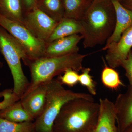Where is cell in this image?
<instances>
[{"label":"cell","mask_w":132,"mask_h":132,"mask_svg":"<svg viewBox=\"0 0 132 132\" xmlns=\"http://www.w3.org/2000/svg\"><path fill=\"white\" fill-rule=\"evenodd\" d=\"M84 48L106 43L115 27L116 14L110 0H93L82 20Z\"/></svg>","instance_id":"6da1fadb"},{"label":"cell","mask_w":132,"mask_h":132,"mask_svg":"<svg viewBox=\"0 0 132 132\" xmlns=\"http://www.w3.org/2000/svg\"><path fill=\"white\" fill-rule=\"evenodd\" d=\"M100 105L82 98L71 100L61 108L53 126L54 132H92L98 119Z\"/></svg>","instance_id":"7a4b0ae2"},{"label":"cell","mask_w":132,"mask_h":132,"mask_svg":"<svg viewBox=\"0 0 132 132\" xmlns=\"http://www.w3.org/2000/svg\"><path fill=\"white\" fill-rule=\"evenodd\" d=\"M90 54H81L76 52L58 57L25 60L23 62L25 65L28 67L31 72V81L24 94L43 82L51 80L68 69H72L77 72L81 71L83 60Z\"/></svg>","instance_id":"3957f363"},{"label":"cell","mask_w":132,"mask_h":132,"mask_svg":"<svg viewBox=\"0 0 132 132\" xmlns=\"http://www.w3.org/2000/svg\"><path fill=\"white\" fill-rule=\"evenodd\" d=\"M78 98L94 100L89 94L65 89L57 79L48 81L46 105L42 113L34 121L35 132H54V123L63 105Z\"/></svg>","instance_id":"277c9868"},{"label":"cell","mask_w":132,"mask_h":132,"mask_svg":"<svg viewBox=\"0 0 132 132\" xmlns=\"http://www.w3.org/2000/svg\"><path fill=\"white\" fill-rule=\"evenodd\" d=\"M0 53L6 61L12 73L14 82L13 93L20 99L30 85L21 64V60H25L27 59V56L22 46L1 26Z\"/></svg>","instance_id":"5b68a950"},{"label":"cell","mask_w":132,"mask_h":132,"mask_svg":"<svg viewBox=\"0 0 132 132\" xmlns=\"http://www.w3.org/2000/svg\"><path fill=\"white\" fill-rule=\"evenodd\" d=\"M0 26L24 47L27 56V59L34 60L43 57L46 43L36 38L23 24L0 15Z\"/></svg>","instance_id":"8992f818"},{"label":"cell","mask_w":132,"mask_h":132,"mask_svg":"<svg viewBox=\"0 0 132 132\" xmlns=\"http://www.w3.org/2000/svg\"><path fill=\"white\" fill-rule=\"evenodd\" d=\"M58 22L36 6L24 15V26L36 38L45 43Z\"/></svg>","instance_id":"52a82bcc"},{"label":"cell","mask_w":132,"mask_h":132,"mask_svg":"<svg viewBox=\"0 0 132 132\" xmlns=\"http://www.w3.org/2000/svg\"><path fill=\"white\" fill-rule=\"evenodd\" d=\"M132 47V26L123 33L118 42L111 43L102 50L107 51L105 60L109 67L115 69L121 66Z\"/></svg>","instance_id":"ba28073f"},{"label":"cell","mask_w":132,"mask_h":132,"mask_svg":"<svg viewBox=\"0 0 132 132\" xmlns=\"http://www.w3.org/2000/svg\"><path fill=\"white\" fill-rule=\"evenodd\" d=\"M114 103L118 132H123L132 124V85L124 93L120 94Z\"/></svg>","instance_id":"9c48e42d"},{"label":"cell","mask_w":132,"mask_h":132,"mask_svg":"<svg viewBox=\"0 0 132 132\" xmlns=\"http://www.w3.org/2000/svg\"><path fill=\"white\" fill-rule=\"evenodd\" d=\"M47 83L40 84L20 99L24 109L34 120L42 113L46 105Z\"/></svg>","instance_id":"30bf717a"},{"label":"cell","mask_w":132,"mask_h":132,"mask_svg":"<svg viewBox=\"0 0 132 132\" xmlns=\"http://www.w3.org/2000/svg\"><path fill=\"white\" fill-rule=\"evenodd\" d=\"M82 39L81 35L75 34L46 43L42 57H58L78 52V45Z\"/></svg>","instance_id":"8fae6325"},{"label":"cell","mask_w":132,"mask_h":132,"mask_svg":"<svg viewBox=\"0 0 132 132\" xmlns=\"http://www.w3.org/2000/svg\"><path fill=\"white\" fill-rule=\"evenodd\" d=\"M98 119L92 132H118L114 103L107 98L99 100Z\"/></svg>","instance_id":"7c38bea8"},{"label":"cell","mask_w":132,"mask_h":132,"mask_svg":"<svg viewBox=\"0 0 132 132\" xmlns=\"http://www.w3.org/2000/svg\"><path fill=\"white\" fill-rule=\"evenodd\" d=\"M113 5L116 14L115 29L105 46L113 43L118 42L123 33L132 26V11L123 6L119 0H110Z\"/></svg>","instance_id":"4fadbf2b"},{"label":"cell","mask_w":132,"mask_h":132,"mask_svg":"<svg viewBox=\"0 0 132 132\" xmlns=\"http://www.w3.org/2000/svg\"><path fill=\"white\" fill-rule=\"evenodd\" d=\"M82 31L80 21L64 17L59 21L46 43L73 35L81 34Z\"/></svg>","instance_id":"5bb4252c"},{"label":"cell","mask_w":132,"mask_h":132,"mask_svg":"<svg viewBox=\"0 0 132 132\" xmlns=\"http://www.w3.org/2000/svg\"><path fill=\"white\" fill-rule=\"evenodd\" d=\"M93 0H61L64 17L80 21Z\"/></svg>","instance_id":"9a60e30c"},{"label":"cell","mask_w":132,"mask_h":132,"mask_svg":"<svg viewBox=\"0 0 132 132\" xmlns=\"http://www.w3.org/2000/svg\"><path fill=\"white\" fill-rule=\"evenodd\" d=\"M0 118L16 123L34 121L24 109L20 100L0 110Z\"/></svg>","instance_id":"2e32d148"},{"label":"cell","mask_w":132,"mask_h":132,"mask_svg":"<svg viewBox=\"0 0 132 132\" xmlns=\"http://www.w3.org/2000/svg\"><path fill=\"white\" fill-rule=\"evenodd\" d=\"M25 12L21 0H0V15L24 25Z\"/></svg>","instance_id":"e0dca14e"},{"label":"cell","mask_w":132,"mask_h":132,"mask_svg":"<svg viewBox=\"0 0 132 132\" xmlns=\"http://www.w3.org/2000/svg\"><path fill=\"white\" fill-rule=\"evenodd\" d=\"M36 7L57 21L64 17L61 0H38Z\"/></svg>","instance_id":"ac0fdd59"},{"label":"cell","mask_w":132,"mask_h":132,"mask_svg":"<svg viewBox=\"0 0 132 132\" xmlns=\"http://www.w3.org/2000/svg\"><path fill=\"white\" fill-rule=\"evenodd\" d=\"M101 80L106 87L112 90H117L125 84L121 80L119 73L114 69L105 65L101 73Z\"/></svg>","instance_id":"d6986e66"},{"label":"cell","mask_w":132,"mask_h":132,"mask_svg":"<svg viewBox=\"0 0 132 132\" xmlns=\"http://www.w3.org/2000/svg\"><path fill=\"white\" fill-rule=\"evenodd\" d=\"M0 132H35L34 122L14 123L0 118Z\"/></svg>","instance_id":"ffe728a7"},{"label":"cell","mask_w":132,"mask_h":132,"mask_svg":"<svg viewBox=\"0 0 132 132\" xmlns=\"http://www.w3.org/2000/svg\"><path fill=\"white\" fill-rule=\"evenodd\" d=\"M82 73L79 75V82L82 86L87 88L90 94L92 95L97 94L96 83L90 74L91 69L90 68H82Z\"/></svg>","instance_id":"44dd1931"},{"label":"cell","mask_w":132,"mask_h":132,"mask_svg":"<svg viewBox=\"0 0 132 132\" xmlns=\"http://www.w3.org/2000/svg\"><path fill=\"white\" fill-rule=\"evenodd\" d=\"M77 72L72 69H68L63 75L59 76L57 79L62 85L73 87L79 82V75Z\"/></svg>","instance_id":"7402d4cb"},{"label":"cell","mask_w":132,"mask_h":132,"mask_svg":"<svg viewBox=\"0 0 132 132\" xmlns=\"http://www.w3.org/2000/svg\"><path fill=\"white\" fill-rule=\"evenodd\" d=\"M3 98L2 101L0 102V110L6 107L15 102L20 100L14 95L13 89H6L0 93V97Z\"/></svg>","instance_id":"603a6c76"},{"label":"cell","mask_w":132,"mask_h":132,"mask_svg":"<svg viewBox=\"0 0 132 132\" xmlns=\"http://www.w3.org/2000/svg\"><path fill=\"white\" fill-rule=\"evenodd\" d=\"M121 67L126 72V76L129 81V84L132 85V50L129 52L127 58L123 61Z\"/></svg>","instance_id":"cb8c5ba5"},{"label":"cell","mask_w":132,"mask_h":132,"mask_svg":"<svg viewBox=\"0 0 132 132\" xmlns=\"http://www.w3.org/2000/svg\"><path fill=\"white\" fill-rule=\"evenodd\" d=\"M25 13L36 6L38 0H21Z\"/></svg>","instance_id":"d4e9b609"},{"label":"cell","mask_w":132,"mask_h":132,"mask_svg":"<svg viewBox=\"0 0 132 132\" xmlns=\"http://www.w3.org/2000/svg\"><path fill=\"white\" fill-rule=\"evenodd\" d=\"M119 1L123 6L132 11V0H120Z\"/></svg>","instance_id":"484cf974"},{"label":"cell","mask_w":132,"mask_h":132,"mask_svg":"<svg viewBox=\"0 0 132 132\" xmlns=\"http://www.w3.org/2000/svg\"><path fill=\"white\" fill-rule=\"evenodd\" d=\"M123 132H132V124L127 128Z\"/></svg>","instance_id":"4316f807"},{"label":"cell","mask_w":132,"mask_h":132,"mask_svg":"<svg viewBox=\"0 0 132 132\" xmlns=\"http://www.w3.org/2000/svg\"><path fill=\"white\" fill-rule=\"evenodd\" d=\"M3 66V63L0 60V68L2 67Z\"/></svg>","instance_id":"83f0119b"},{"label":"cell","mask_w":132,"mask_h":132,"mask_svg":"<svg viewBox=\"0 0 132 132\" xmlns=\"http://www.w3.org/2000/svg\"><path fill=\"white\" fill-rule=\"evenodd\" d=\"M119 1H120V0H119Z\"/></svg>","instance_id":"f1b7e54d"}]
</instances>
